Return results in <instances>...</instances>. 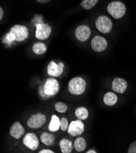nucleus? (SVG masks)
Instances as JSON below:
<instances>
[{"mask_svg":"<svg viewBox=\"0 0 136 153\" xmlns=\"http://www.w3.org/2000/svg\"><path fill=\"white\" fill-rule=\"evenodd\" d=\"M86 153H96V152L95 150L90 149V150H89Z\"/></svg>","mask_w":136,"mask_h":153,"instance_id":"cd10ccee","label":"nucleus"},{"mask_svg":"<svg viewBox=\"0 0 136 153\" xmlns=\"http://www.w3.org/2000/svg\"><path fill=\"white\" fill-rule=\"evenodd\" d=\"M46 122V117L45 114L38 113L32 116L28 119L27 121V125L30 128L38 129L41 127Z\"/></svg>","mask_w":136,"mask_h":153,"instance_id":"423d86ee","label":"nucleus"},{"mask_svg":"<svg viewBox=\"0 0 136 153\" xmlns=\"http://www.w3.org/2000/svg\"><path fill=\"white\" fill-rule=\"evenodd\" d=\"M64 65L60 62L57 64L54 61H52L49 62L47 67V73L49 76H59L63 72Z\"/></svg>","mask_w":136,"mask_h":153,"instance_id":"9d476101","label":"nucleus"},{"mask_svg":"<svg viewBox=\"0 0 136 153\" xmlns=\"http://www.w3.org/2000/svg\"><path fill=\"white\" fill-rule=\"evenodd\" d=\"M39 153H54L53 151L50 149H42L40 150Z\"/></svg>","mask_w":136,"mask_h":153,"instance_id":"a878e982","label":"nucleus"},{"mask_svg":"<svg viewBox=\"0 0 136 153\" xmlns=\"http://www.w3.org/2000/svg\"><path fill=\"white\" fill-rule=\"evenodd\" d=\"M103 101L106 105L113 106L117 103V96L112 92H108L104 96Z\"/></svg>","mask_w":136,"mask_h":153,"instance_id":"f3484780","label":"nucleus"},{"mask_svg":"<svg viewBox=\"0 0 136 153\" xmlns=\"http://www.w3.org/2000/svg\"><path fill=\"white\" fill-rule=\"evenodd\" d=\"M32 51L37 55H42L46 52V46L43 42H36L32 45Z\"/></svg>","mask_w":136,"mask_h":153,"instance_id":"aec40b11","label":"nucleus"},{"mask_svg":"<svg viewBox=\"0 0 136 153\" xmlns=\"http://www.w3.org/2000/svg\"><path fill=\"white\" fill-rule=\"evenodd\" d=\"M98 2V0H84L81 3V5L84 9L89 10L93 8Z\"/></svg>","mask_w":136,"mask_h":153,"instance_id":"4be33fe9","label":"nucleus"},{"mask_svg":"<svg viewBox=\"0 0 136 153\" xmlns=\"http://www.w3.org/2000/svg\"><path fill=\"white\" fill-rule=\"evenodd\" d=\"M128 87L126 80L121 78H115L112 83V90L116 93L123 94L126 91Z\"/></svg>","mask_w":136,"mask_h":153,"instance_id":"ddd939ff","label":"nucleus"},{"mask_svg":"<svg viewBox=\"0 0 136 153\" xmlns=\"http://www.w3.org/2000/svg\"><path fill=\"white\" fill-rule=\"evenodd\" d=\"M75 115L80 120H85L89 117V111L87 109L84 107H79L75 110Z\"/></svg>","mask_w":136,"mask_h":153,"instance_id":"412c9836","label":"nucleus"},{"mask_svg":"<svg viewBox=\"0 0 136 153\" xmlns=\"http://www.w3.org/2000/svg\"><path fill=\"white\" fill-rule=\"evenodd\" d=\"M109 14L116 19L124 16L126 13V8L125 5L121 1H115L109 4L107 7Z\"/></svg>","mask_w":136,"mask_h":153,"instance_id":"7ed1b4c3","label":"nucleus"},{"mask_svg":"<svg viewBox=\"0 0 136 153\" xmlns=\"http://www.w3.org/2000/svg\"><path fill=\"white\" fill-rule=\"evenodd\" d=\"M49 1H40V0H39V1H37V2H39V3H47V2H49Z\"/></svg>","mask_w":136,"mask_h":153,"instance_id":"c85d7f7f","label":"nucleus"},{"mask_svg":"<svg viewBox=\"0 0 136 153\" xmlns=\"http://www.w3.org/2000/svg\"><path fill=\"white\" fill-rule=\"evenodd\" d=\"M84 131V124L81 120L73 121L69 124L68 133L72 137H76L81 135Z\"/></svg>","mask_w":136,"mask_h":153,"instance_id":"6e6552de","label":"nucleus"},{"mask_svg":"<svg viewBox=\"0 0 136 153\" xmlns=\"http://www.w3.org/2000/svg\"><path fill=\"white\" fill-rule=\"evenodd\" d=\"M23 143L28 149L35 151L39 145V140L34 133H28L23 139Z\"/></svg>","mask_w":136,"mask_h":153,"instance_id":"0eeeda50","label":"nucleus"},{"mask_svg":"<svg viewBox=\"0 0 136 153\" xmlns=\"http://www.w3.org/2000/svg\"><path fill=\"white\" fill-rule=\"evenodd\" d=\"M128 153H136V140L129 146L128 150Z\"/></svg>","mask_w":136,"mask_h":153,"instance_id":"393cba45","label":"nucleus"},{"mask_svg":"<svg viewBox=\"0 0 136 153\" xmlns=\"http://www.w3.org/2000/svg\"><path fill=\"white\" fill-rule=\"evenodd\" d=\"M9 132L12 137L15 139H19L24 134V129L20 123L15 122L10 127Z\"/></svg>","mask_w":136,"mask_h":153,"instance_id":"4468645a","label":"nucleus"},{"mask_svg":"<svg viewBox=\"0 0 136 153\" xmlns=\"http://www.w3.org/2000/svg\"><path fill=\"white\" fill-rule=\"evenodd\" d=\"M28 36L29 31L25 26L16 25L11 28L10 33L6 36L4 41L8 44L13 41L21 42L26 39Z\"/></svg>","mask_w":136,"mask_h":153,"instance_id":"f257e3e1","label":"nucleus"},{"mask_svg":"<svg viewBox=\"0 0 136 153\" xmlns=\"http://www.w3.org/2000/svg\"><path fill=\"white\" fill-rule=\"evenodd\" d=\"M3 14H4V11L3 8L1 7H0V20H2L3 17Z\"/></svg>","mask_w":136,"mask_h":153,"instance_id":"bb28decb","label":"nucleus"},{"mask_svg":"<svg viewBox=\"0 0 136 153\" xmlns=\"http://www.w3.org/2000/svg\"><path fill=\"white\" fill-rule=\"evenodd\" d=\"M40 140L42 143L45 145L50 146L54 144L55 137L52 134L44 132L40 135Z\"/></svg>","mask_w":136,"mask_h":153,"instance_id":"dca6fc26","label":"nucleus"},{"mask_svg":"<svg viewBox=\"0 0 136 153\" xmlns=\"http://www.w3.org/2000/svg\"><path fill=\"white\" fill-rule=\"evenodd\" d=\"M85 88V81L79 76L71 79L68 83V91L73 95H81L83 94Z\"/></svg>","mask_w":136,"mask_h":153,"instance_id":"f03ea898","label":"nucleus"},{"mask_svg":"<svg viewBox=\"0 0 136 153\" xmlns=\"http://www.w3.org/2000/svg\"><path fill=\"white\" fill-rule=\"evenodd\" d=\"M74 148L78 152L84 151L87 147V142L82 137H78L73 143Z\"/></svg>","mask_w":136,"mask_h":153,"instance_id":"a211bd4d","label":"nucleus"},{"mask_svg":"<svg viewBox=\"0 0 136 153\" xmlns=\"http://www.w3.org/2000/svg\"><path fill=\"white\" fill-rule=\"evenodd\" d=\"M59 85L58 82L53 78H49L46 80L43 86V93L46 97L52 96L59 91Z\"/></svg>","mask_w":136,"mask_h":153,"instance_id":"20e7f679","label":"nucleus"},{"mask_svg":"<svg viewBox=\"0 0 136 153\" xmlns=\"http://www.w3.org/2000/svg\"><path fill=\"white\" fill-rule=\"evenodd\" d=\"M91 46L95 52H101L106 48L107 42L103 37L97 36L93 38L91 42Z\"/></svg>","mask_w":136,"mask_h":153,"instance_id":"f8f14e48","label":"nucleus"},{"mask_svg":"<svg viewBox=\"0 0 136 153\" xmlns=\"http://www.w3.org/2000/svg\"><path fill=\"white\" fill-rule=\"evenodd\" d=\"M97 29L103 33H108L112 28V22L108 17L101 16L95 22Z\"/></svg>","mask_w":136,"mask_h":153,"instance_id":"39448f33","label":"nucleus"},{"mask_svg":"<svg viewBox=\"0 0 136 153\" xmlns=\"http://www.w3.org/2000/svg\"><path fill=\"white\" fill-rule=\"evenodd\" d=\"M60 127V120L56 115H53L49 123L48 129L51 132H56Z\"/></svg>","mask_w":136,"mask_h":153,"instance_id":"6ab92c4d","label":"nucleus"},{"mask_svg":"<svg viewBox=\"0 0 136 153\" xmlns=\"http://www.w3.org/2000/svg\"><path fill=\"white\" fill-rule=\"evenodd\" d=\"M54 107L57 112L62 113H65L68 108L67 105L65 103L62 102H57L55 104Z\"/></svg>","mask_w":136,"mask_h":153,"instance_id":"5701e85b","label":"nucleus"},{"mask_svg":"<svg viewBox=\"0 0 136 153\" xmlns=\"http://www.w3.org/2000/svg\"><path fill=\"white\" fill-rule=\"evenodd\" d=\"M51 32V27L48 24L39 23L36 25L35 37L37 39L44 40L50 35Z\"/></svg>","mask_w":136,"mask_h":153,"instance_id":"1a4fd4ad","label":"nucleus"},{"mask_svg":"<svg viewBox=\"0 0 136 153\" xmlns=\"http://www.w3.org/2000/svg\"><path fill=\"white\" fill-rule=\"evenodd\" d=\"M69 124L68 120L66 118H62L60 119V129L62 131H66L68 130Z\"/></svg>","mask_w":136,"mask_h":153,"instance_id":"b1692460","label":"nucleus"},{"mask_svg":"<svg viewBox=\"0 0 136 153\" xmlns=\"http://www.w3.org/2000/svg\"><path fill=\"white\" fill-rule=\"evenodd\" d=\"M59 146L62 153H70L74 148L72 142L70 140L63 138L59 142Z\"/></svg>","mask_w":136,"mask_h":153,"instance_id":"2eb2a0df","label":"nucleus"},{"mask_svg":"<svg viewBox=\"0 0 136 153\" xmlns=\"http://www.w3.org/2000/svg\"><path fill=\"white\" fill-rule=\"evenodd\" d=\"M91 34V30L87 25H80L75 30V36L77 39L84 42L89 39Z\"/></svg>","mask_w":136,"mask_h":153,"instance_id":"9b49d317","label":"nucleus"}]
</instances>
